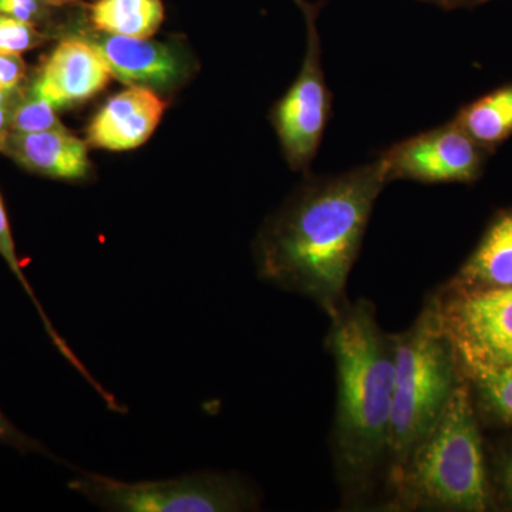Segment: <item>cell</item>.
<instances>
[{
  "mask_svg": "<svg viewBox=\"0 0 512 512\" xmlns=\"http://www.w3.org/2000/svg\"><path fill=\"white\" fill-rule=\"evenodd\" d=\"M382 158L348 173L306 181L266 222L255 245L259 275L333 315L384 185Z\"/></svg>",
  "mask_w": 512,
  "mask_h": 512,
  "instance_id": "1",
  "label": "cell"
},
{
  "mask_svg": "<svg viewBox=\"0 0 512 512\" xmlns=\"http://www.w3.org/2000/svg\"><path fill=\"white\" fill-rule=\"evenodd\" d=\"M329 349L338 373L333 450L340 481L363 493L389 451L394 348L372 303H343L330 315Z\"/></svg>",
  "mask_w": 512,
  "mask_h": 512,
  "instance_id": "2",
  "label": "cell"
},
{
  "mask_svg": "<svg viewBox=\"0 0 512 512\" xmlns=\"http://www.w3.org/2000/svg\"><path fill=\"white\" fill-rule=\"evenodd\" d=\"M392 339L394 396L387 457L392 461V478L396 481L460 384V360L437 298L424 306L412 328Z\"/></svg>",
  "mask_w": 512,
  "mask_h": 512,
  "instance_id": "3",
  "label": "cell"
},
{
  "mask_svg": "<svg viewBox=\"0 0 512 512\" xmlns=\"http://www.w3.org/2000/svg\"><path fill=\"white\" fill-rule=\"evenodd\" d=\"M394 484L400 500L413 507L473 512L490 507L483 447L466 384H458Z\"/></svg>",
  "mask_w": 512,
  "mask_h": 512,
  "instance_id": "4",
  "label": "cell"
},
{
  "mask_svg": "<svg viewBox=\"0 0 512 512\" xmlns=\"http://www.w3.org/2000/svg\"><path fill=\"white\" fill-rule=\"evenodd\" d=\"M70 488L104 510L123 512H234L252 510L255 494L239 478L190 474L171 480L126 483L84 473Z\"/></svg>",
  "mask_w": 512,
  "mask_h": 512,
  "instance_id": "5",
  "label": "cell"
},
{
  "mask_svg": "<svg viewBox=\"0 0 512 512\" xmlns=\"http://www.w3.org/2000/svg\"><path fill=\"white\" fill-rule=\"evenodd\" d=\"M302 9L308 30V45L298 79L276 104L272 113L286 161L292 170H308L318 153L332 111V96L322 67L318 30L319 6L295 0Z\"/></svg>",
  "mask_w": 512,
  "mask_h": 512,
  "instance_id": "6",
  "label": "cell"
},
{
  "mask_svg": "<svg viewBox=\"0 0 512 512\" xmlns=\"http://www.w3.org/2000/svg\"><path fill=\"white\" fill-rule=\"evenodd\" d=\"M444 325L468 373L512 365V286L454 293L441 301Z\"/></svg>",
  "mask_w": 512,
  "mask_h": 512,
  "instance_id": "7",
  "label": "cell"
},
{
  "mask_svg": "<svg viewBox=\"0 0 512 512\" xmlns=\"http://www.w3.org/2000/svg\"><path fill=\"white\" fill-rule=\"evenodd\" d=\"M483 148L456 121H451L396 144L380 158L389 181L468 183L481 173Z\"/></svg>",
  "mask_w": 512,
  "mask_h": 512,
  "instance_id": "8",
  "label": "cell"
},
{
  "mask_svg": "<svg viewBox=\"0 0 512 512\" xmlns=\"http://www.w3.org/2000/svg\"><path fill=\"white\" fill-rule=\"evenodd\" d=\"M92 43L109 64L111 76L128 86L170 90L190 73V60L180 47L151 39L109 35L93 28H60Z\"/></svg>",
  "mask_w": 512,
  "mask_h": 512,
  "instance_id": "9",
  "label": "cell"
},
{
  "mask_svg": "<svg viewBox=\"0 0 512 512\" xmlns=\"http://www.w3.org/2000/svg\"><path fill=\"white\" fill-rule=\"evenodd\" d=\"M60 35L59 45L30 76L57 110L92 99L113 77L109 64L92 43L73 33Z\"/></svg>",
  "mask_w": 512,
  "mask_h": 512,
  "instance_id": "10",
  "label": "cell"
},
{
  "mask_svg": "<svg viewBox=\"0 0 512 512\" xmlns=\"http://www.w3.org/2000/svg\"><path fill=\"white\" fill-rule=\"evenodd\" d=\"M156 90L130 86L111 97L87 128L89 146L109 151H128L146 143L165 111Z\"/></svg>",
  "mask_w": 512,
  "mask_h": 512,
  "instance_id": "11",
  "label": "cell"
},
{
  "mask_svg": "<svg viewBox=\"0 0 512 512\" xmlns=\"http://www.w3.org/2000/svg\"><path fill=\"white\" fill-rule=\"evenodd\" d=\"M30 173L77 181L90 171L89 144L66 127L40 133H10L3 153Z\"/></svg>",
  "mask_w": 512,
  "mask_h": 512,
  "instance_id": "12",
  "label": "cell"
},
{
  "mask_svg": "<svg viewBox=\"0 0 512 512\" xmlns=\"http://www.w3.org/2000/svg\"><path fill=\"white\" fill-rule=\"evenodd\" d=\"M512 286V211L494 222L477 251L456 279L454 293L488 291Z\"/></svg>",
  "mask_w": 512,
  "mask_h": 512,
  "instance_id": "13",
  "label": "cell"
},
{
  "mask_svg": "<svg viewBox=\"0 0 512 512\" xmlns=\"http://www.w3.org/2000/svg\"><path fill=\"white\" fill-rule=\"evenodd\" d=\"M92 28L109 35L151 39L161 28V0H96L89 6Z\"/></svg>",
  "mask_w": 512,
  "mask_h": 512,
  "instance_id": "14",
  "label": "cell"
},
{
  "mask_svg": "<svg viewBox=\"0 0 512 512\" xmlns=\"http://www.w3.org/2000/svg\"><path fill=\"white\" fill-rule=\"evenodd\" d=\"M454 121L483 147L501 143L512 134V84L474 101Z\"/></svg>",
  "mask_w": 512,
  "mask_h": 512,
  "instance_id": "15",
  "label": "cell"
},
{
  "mask_svg": "<svg viewBox=\"0 0 512 512\" xmlns=\"http://www.w3.org/2000/svg\"><path fill=\"white\" fill-rule=\"evenodd\" d=\"M0 256L3 261L8 264L10 271L16 276V279L20 282V285L25 288L26 293L30 296L33 303H35L37 312H39L40 318L45 323V329L49 338L52 339L53 345L56 346L57 350L67 359L70 363L87 380L92 383L93 377L90 375L89 370L86 369L80 362L79 357L74 355L72 349L69 348L66 342H64L62 336L56 332L55 326L52 325L49 319H47L45 311H43L42 305L37 301L35 292H33L32 286H30L28 278H26L25 272H23L22 262H20L18 252H16L15 241L12 237V229H10L8 212H6L5 202H3L2 194H0Z\"/></svg>",
  "mask_w": 512,
  "mask_h": 512,
  "instance_id": "16",
  "label": "cell"
},
{
  "mask_svg": "<svg viewBox=\"0 0 512 512\" xmlns=\"http://www.w3.org/2000/svg\"><path fill=\"white\" fill-rule=\"evenodd\" d=\"M57 110L45 94L40 93L32 79L28 80L16 104L10 123V133H40L64 128Z\"/></svg>",
  "mask_w": 512,
  "mask_h": 512,
  "instance_id": "17",
  "label": "cell"
},
{
  "mask_svg": "<svg viewBox=\"0 0 512 512\" xmlns=\"http://www.w3.org/2000/svg\"><path fill=\"white\" fill-rule=\"evenodd\" d=\"M468 375L495 417L512 424V365L473 370Z\"/></svg>",
  "mask_w": 512,
  "mask_h": 512,
  "instance_id": "18",
  "label": "cell"
},
{
  "mask_svg": "<svg viewBox=\"0 0 512 512\" xmlns=\"http://www.w3.org/2000/svg\"><path fill=\"white\" fill-rule=\"evenodd\" d=\"M50 37H53L50 33L28 22L0 15V53L23 55L45 45Z\"/></svg>",
  "mask_w": 512,
  "mask_h": 512,
  "instance_id": "19",
  "label": "cell"
},
{
  "mask_svg": "<svg viewBox=\"0 0 512 512\" xmlns=\"http://www.w3.org/2000/svg\"><path fill=\"white\" fill-rule=\"evenodd\" d=\"M55 9L47 0H0V15L23 20L47 33L53 26Z\"/></svg>",
  "mask_w": 512,
  "mask_h": 512,
  "instance_id": "20",
  "label": "cell"
},
{
  "mask_svg": "<svg viewBox=\"0 0 512 512\" xmlns=\"http://www.w3.org/2000/svg\"><path fill=\"white\" fill-rule=\"evenodd\" d=\"M28 80V67L22 55L0 53V89L20 90Z\"/></svg>",
  "mask_w": 512,
  "mask_h": 512,
  "instance_id": "21",
  "label": "cell"
},
{
  "mask_svg": "<svg viewBox=\"0 0 512 512\" xmlns=\"http://www.w3.org/2000/svg\"><path fill=\"white\" fill-rule=\"evenodd\" d=\"M23 89H0V153H3L6 140H8L13 110H15L16 104H18L20 96H22Z\"/></svg>",
  "mask_w": 512,
  "mask_h": 512,
  "instance_id": "22",
  "label": "cell"
},
{
  "mask_svg": "<svg viewBox=\"0 0 512 512\" xmlns=\"http://www.w3.org/2000/svg\"><path fill=\"white\" fill-rule=\"evenodd\" d=\"M0 440L8 441V443L18 444V446H32L28 439L22 436L12 423L6 419L5 414L0 412Z\"/></svg>",
  "mask_w": 512,
  "mask_h": 512,
  "instance_id": "23",
  "label": "cell"
},
{
  "mask_svg": "<svg viewBox=\"0 0 512 512\" xmlns=\"http://www.w3.org/2000/svg\"><path fill=\"white\" fill-rule=\"evenodd\" d=\"M421 2L433 3L444 9L470 8V6L480 5L487 0H421Z\"/></svg>",
  "mask_w": 512,
  "mask_h": 512,
  "instance_id": "24",
  "label": "cell"
},
{
  "mask_svg": "<svg viewBox=\"0 0 512 512\" xmlns=\"http://www.w3.org/2000/svg\"><path fill=\"white\" fill-rule=\"evenodd\" d=\"M501 478H503V487L508 500L512 503V453L505 458L503 470H501Z\"/></svg>",
  "mask_w": 512,
  "mask_h": 512,
  "instance_id": "25",
  "label": "cell"
},
{
  "mask_svg": "<svg viewBox=\"0 0 512 512\" xmlns=\"http://www.w3.org/2000/svg\"><path fill=\"white\" fill-rule=\"evenodd\" d=\"M47 2L59 9L63 8V6L72 5V3H76L77 0H47Z\"/></svg>",
  "mask_w": 512,
  "mask_h": 512,
  "instance_id": "26",
  "label": "cell"
}]
</instances>
